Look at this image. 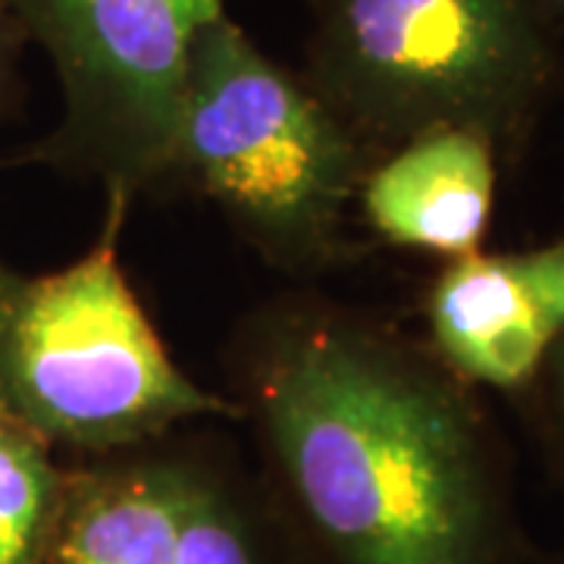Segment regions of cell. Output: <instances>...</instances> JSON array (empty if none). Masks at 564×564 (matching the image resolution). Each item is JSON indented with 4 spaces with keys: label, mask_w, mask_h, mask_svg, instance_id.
<instances>
[{
    "label": "cell",
    "mask_w": 564,
    "mask_h": 564,
    "mask_svg": "<svg viewBox=\"0 0 564 564\" xmlns=\"http://www.w3.org/2000/svg\"><path fill=\"white\" fill-rule=\"evenodd\" d=\"M229 399L326 564H524L511 452L421 336L321 292L251 307Z\"/></svg>",
    "instance_id": "cell-1"
},
{
    "label": "cell",
    "mask_w": 564,
    "mask_h": 564,
    "mask_svg": "<svg viewBox=\"0 0 564 564\" xmlns=\"http://www.w3.org/2000/svg\"><path fill=\"white\" fill-rule=\"evenodd\" d=\"M377 161L302 73L229 13L198 35L163 188L214 204L273 270L314 280L358 258L348 223Z\"/></svg>",
    "instance_id": "cell-2"
},
{
    "label": "cell",
    "mask_w": 564,
    "mask_h": 564,
    "mask_svg": "<svg viewBox=\"0 0 564 564\" xmlns=\"http://www.w3.org/2000/svg\"><path fill=\"white\" fill-rule=\"evenodd\" d=\"M299 73L380 158L470 129L511 166L564 98V39L530 0H307Z\"/></svg>",
    "instance_id": "cell-3"
},
{
    "label": "cell",
    "mask_w": 564,
    "mask_h": 564,
    "mask_svg": "<svg viewBox=\"0 0 564 564\" xmlns=\"http://www.w3.org/2000/svg\"><path fill=\"white\" fill-rule=\"evenodd\" d=\"M129 210L107 198L98 242L61 270L0 261V408L51 448L91 458L163 443L185 423H242L239 404L173 361L126 280Z\"/></svg>",
    "instance_id": "cell-4"
},
{
    "label": "cell",
    "mask_w": 564,
    "mask_h": 564,
    "mask_svg": "<svg viewBox=\"0 0 564 564\" xmlns=\"http://www.w3.org/2000/svg\"><path fill=\"white\" fill-rule=\"evenodd\" d=\"M57 73L63 117L25 154L135 204L163 188L192 47L226 0H7Z\"/></svg>",
    "instance_id": "cell-5"
},
{
    "label": "cell",
    "mask_w": 564,
    "mask_h": 564,
    "mask_svg": "<svg viewBox=\"0 0 564 564\" xmlns=\"http://www.w3.org/2000/svg\"><path fill=\"white\" fill-rule=\"evenodd\" d=\"M505 163L470 129H433L386 151L358 195L380 242L455 261L484 251Z\"/></svg>",
    "instance_id": "cell-6"
},
{
    "label": "cell",
    "mask_w": 564,
    "mask_h": 564,
    "mask_svg": "<svg viewBox=\"0 0 564 564\" xmlns=\"http://www.w3.org/2000/svg\"><path fill=\"white\" fill-rule=\"evenodd\" d=\"M423 343L467 386L518 402L540 377L555 326L524 276L518 251L443 261L421 299Z\"/></svg>",
    "instance_id": "cell-7"
},
{
    "label": "cell",
    "mask_w": 564,
    "mask_h": 564,
    "mask_svg": "<svg viewBox=\"0 0 564 564\" xmlns=\"http://www.w3.org/2000/svg\"><path fill=\"white\" fill-rule=\"evenodd\" d=\"M166 443V440H163ZM163 443L66 470L44 564H180L188 448Z\"/></svg>",
    "instance_id": "cell-8"
},
{
    "label": "cell",
    "mask_w": 564,
    "mask_h": 564,
    "mask_svg": "<svg viewBox=\"0 0 564 564\" xmlns=\"http://www.w3.org/2000/svg\"><path fill=\"white\" fill-rule=\"evenodd\" d=\"M66 470L35 430L0 408V564H44Z\"/></svg>",
    "instance_id": "cell-9"
},
{
    "label": "cell",
    "mask_w": 564,
    "mask_h": 564,
    "mask_svg": "<svg viewBox=\"0 0 564 564\" xmlns=\"http://www.w3.org/2000/svg\"><path fill=\"white\" fill-rule=\"evenodd\" d=\"M188 448V508L180 564H270L242 489L207 448Z\"/></svg>",
    "instance_id": "cell-10"
},
{
    "label": "cell",
    "mask_w": 564,
    "mask_h": 564,
    "mask_svg": "<svg viewBox=\"0 0 564 564\" xmlns=\"http://www.w3.org/2000/svg\"><path fill=\"white\" fill-rule=\"evenodd\" d=\"M514 404L549 477L564 486V336L552 345L540 377Z\"/></svg>",
    "instance_id": "cell-11"
},
{
    "label": "cell",
    "mask_w": 564,
    "mask_h": 564,
    "mask_svg": "<svg viewBox=\"0 0 564 564\" xmlns=\"http://www.w3.org/2000/svg\"><path fill=\"white\" fill-rule=\"evenodd\" d=\"M17 35H22L20 25L13 20L7 0H0V98H3L7 79H10V57H13V41H17Z\"/></svg>",
    "instance_id": "cell-12"
},
{
    "label": "cell",
    "mask_w": 564,
    "mask_h": 564,
    "mask_svg": "<svg viewBox=\"0 0 564 564\" xmlns=\"http://www.w3.org/2000/svg\"><path fill=\"white\" fill-rule=\"evenodd\" d=\"M530 3H533V10L564 39V0H530Z\"/></svg>",
    "instance_id": "cell-13"
},
{
    "label": "cell",
    "mask_w": 564,
    "mask_h": 564,
    "mask_svg": "<svg viewBox=\"0 0 564 564\" xmlns=\"http://www.w3.org/2000/svg\"><path fill=\"white\" fill-rule=\"evenodd\" d=\"M552 564H564V552H562V555H558V558H555V562H552Z\"/></svg>",
    "instance_id": "cell-14"
}]
</instances>
